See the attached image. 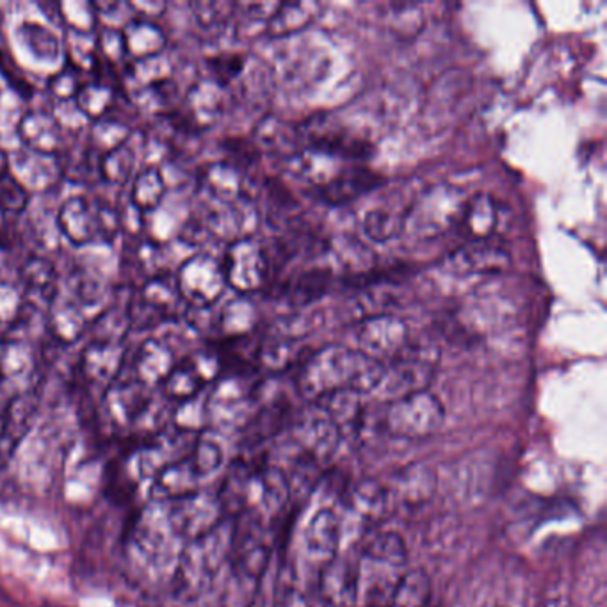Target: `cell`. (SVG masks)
<instances>
[{"mask_svg": "<svg viewBox=\"0 0 607 607\" xmlns=\"http://www.w3.org/2000/svg\"><path fill=\"white\" fill-rule=\"evenodd\" d=\"M122 34L127 55L134 61L150 60L165 52V31L154 20L130 19L122 28Z\"/></svg>", "mask_w": 607, "mask_h": 607, "instance_id": "cell-36", "label": "cell"}, {"mask_svg": "<svg viewBox=\"0 0 607 607\" xmlns=\"http://www.w3.org/2000/svg\"><path fill=\"white\" fill-rule=\"evenodd\" d=\"M0 96H2V87H0Z\"/></svg>", "mask_w": 607, "mask_h": 607, "instance_id": "cell-63", "label": "cell"}, {"mask_svg": "<svg viewBox=\"0 0 607 607\" xmlns=\"http://www.w3.org/2000/svg\"><path fill=\"white\" fill-rule=\"evenodd\" d=\"M446 420L440 399L430 390L411 394L398 401L387 402L384 426L398 439L420 440L437 433Z\"/></svg>", "mask_w": 607, "mask_h": 607, "instance_id": "cell-7", "label": "cell"}, {"mask_svg": "<svg viewBox=\"0 0 607 607\" xmlns=\"http://www.w3.org/2000/svg\"><path fill=\"white\" fill-rule=\"evenodd\" d=\"M300 341L296 338L282 337L274 335L270 341L259 346L257 352V367H261L270 375H280L283 370L291 369L294 360L300 356Z\"/></svg>", "mask_w": 607, "mask_h": 607, "instance_id": "cell-45", "label": "cell"}, {"mask_svg": "<svg viewBox=\"0 0 607 607\" xmlns=\"http://www.w3.org/2000/svg\"><path fill=\"white\" fill-rule=\"evenodd\" d=\"M439 362V349L428 346H408L385 366V375L375 393L379 399L393 402L430 387Z\"/></svg>", "mask_w": 607, "mask_h": 607, "instance_id": "cell-6", "label": "cell"}, {"mask_svg": "<svg viewBox=\"0 0 607 607\" xmlns=\"http://www.w3.org/2000/svg\"><path fill=\"white\" fill-rule=\"evenodd\" d=\"M323 6L312 0L302 2H280L279 10L274 11L268 22L265 32L271 38L291 36L294 32L303 31L314 22Z\"/></svg>", "mask_w": 607, "mask_h": 607, "instance_id": "cell-40", "label": "cell"}, {"mask_svg": "<svg viewBox=\"0 0 607 607\" xmlns=\"http://www.w3.org/2000/svg\"><path fill=\"white\" fill-rule=\"evenodd\" d=\"M341 440L343 437L334 422L317 407L314 416L303 417L291 425L294 457L306 458L321 467H325L334 458Z\"/></svg>", "mask_w": 607, "mask_h": 607, "instance_id": "cell-16", "label": "cell"}, {"mask_svg": "<svg viewBox=\"0 0 607 607\" xmlns=\"http://www.w3.org/2000/svg\"><path fill=\"white\" fill-rule=\"evenodd\" d=\"M34 358L31 347L20 338L4 341L0 347V375L11 385L19 379L31 378Z\"/></svg>", "mask_w": 607, "mask_h": 607, "instance_id": "cell-47", "label": "cell"}, {"mask_svg": "<svg viewBox=\"0 0 607 607\" xmlns=\"http://www.w3.org/2000/svg\"><path fill=\"white\" fill-rule=\"evenodd\" d=\"M360 565L346 556L325 563L320 574V597L323 607H355L358 603Z\"/></svg>", "mask_w": 607, "mask_h": 607, "instance_id": "cell-19", "label": "cell"}, {"mask_svg": "<svg viewBox=\"0 0 607 607\" xmlns=\"http://www.w3.org/2000/svg\"><path fill=\"white\" fill-rule=\"evenodd\" d=\"M198 435L180 431L174 426L150 435L142 448L137 449V474L142 480H151L163 469L189 457L197 443Z\"/></svg>", "mask_w": 607, "mask_h": 607, "instance_id": "cell-14", "label": "cell"}, {"mask_svg": "<svg viewBox=\"0 0 607 607\" xmlns=\"http://www.w3.org/2000/svg\"><path fill=\"white\" fill-rule=\"evenodd\" d=\"M38 407H40V393L38 387H31V385L14 394L6 405L0 414V467L13 460L14 452L31 431Z\"/></svg>", "mask_w": 607, "mask_h": 607, "instance_id": "cell-17", "label": "cell"}, {"mask_svg": "<svg viewBox=\"0 0 607 607\" xmlns=\"http://www.w3.org/2000/svg\"><path fill=\"white\" fill-rule=\"evenodd\" d=\"M19 136L28 150L42 156H55L61 147V125L52 115L29 111L19 124Z\"/></svg>", "mask_w": 607, "mask_h": 607, "instance_id": "cell-34", "label": "cell"}, {"mask_svg": "<svg viewBox=\"0 0 607 607\" xmlns=\"http://www.w3.org/2000/svg\"><path fill=\"white\" fill-rule=\"evenodd\" d=\"M347 506L366 524L376 525L393 510V495L388 486L376 480H364L347 492Z\"/></svg>", "mask_w": 607, "mask_h": 607, "instance_id": "cell-33", "label": "cell"}, {"mask_svg": "<svg viewBox=\"0 0 607 607\" xmlns=\"http://www.w3.org/2000/svg\"><path fill=\"white\" fill-rule=\"evenodd\" d=\"M20 289L25 303L36 311H49L60 297V273L46 257H31L20 270Z\"/></svg>", "mask_w": 607, "mask_h": 607, "instance_id": "cell-23", "label": "cell"}, {"mask_svg": "<svg viewBox=\"0 0 607 607\" xmlns=\"http://www.w3.org/2000/svg\"><path fill=\"white\" fill-rule=\"evenodd\" d=\"M451 270L458 274H498L512 268V253L503 242L490 239L467 241L449 259Z\"/></svg>", "mask_w": 607, "mask_h": 607, "instance_id": "cell-20", "label": "cell"}, {"mask_svg": "<svg viewBox=\"0 0 607 607\" xmlns=\"http://www.w3.org/2000/svg\"><path fill=\"white\" fill-rule=\"evenodd\" d=\"M271 607H311L308 597L297 586L289 566H282L279 571V579L274 583L271 594Z\"/></svg>", "mask_w": 607, "mask_h": 607, "instance_id": "cell-55", "label": "cell"}, {"mask_svg": "<svg viewBox=\"0 0 607 607\" xmlns=\"http://www.w3.org/2000/svg\"><path fill=\"white\" fill-rule=\"evenodd\" d=\"M189 460L192 461V465L197 469L201 481L207 480V478L220 471L221 465H223V448L212 435L200 433L191 454H189Z\"/></svg>", "mask_w": 607, "mask_h": 607, "instance_id": "cell-52", "label": "cell"}, {"mask_svg": "<svg viewBox=\"0 0 607 607\" xmlns=\"http://www.w3.org/2000/svg\"><path fill=\"white\" fill-rule=\"evenodd\" d=\"M356 343L358 352L387 366L408 346L407 323L394 314L367 315L358 323Z\"/></svg>", "mask_w": 607, "mask_h": 607, "instance_id": "cell-13", "label": "cell"}, {"mask_svg": "<svg viewBox=\"0 0 607 607\" xmlns=\"http://www.w3.org/2000/svg\"><path fill=\"white\" fill-rule=\"evenodd\" d=\"M362 398L364 396L355 393H335L312 405L320 408L334 422L343 439H347L360 435L366 422V405Z\"/></svg>", "mask_w": 607, "mask_h": 607, "instance_id": "cell-31", "label": "cell"}, {"mask_svg": "<svg viewBox=\"0 0 607 607\" xmlns=\"http://www.w3.org/2000/svg\"><path fill=\"white\" fill-rule=\"evenodd\" d=\"M127 366L125 344L95 343L90 341L81 355V373L93 387H109Z\"/></svg>", "mask_w": 607, "mask_h": 607, "instance_id": "cell-24", "label": "cell"}, {"mask_svg": "<svg viewBox=\"0 0 607 607\" xmlns=\"http://www.w3.org/2000/svg\"><path fill=\"white\" fill-rule=\"evenodd\" d=\"M232 538L233 519H224L206 536L186 544L174 568V589L178 597H200L212 585L221 566L230 559Z\"/></svg>", "mask_w": 607, "mask_h": 607, "instance_id": "cell-2", "label": "cell"}, {"mask_svg": "<svg viewBox=\"0 0 607 607\" xmlns=\"http://www.w3.org/2000/svg\"><path fill=\"white\" fill-rule=\"evenodd\" d=\"M6 174H10V156L0 148V177H4Z\"/></svg>", "mask_w": 607, "mask_h": 607, "instance_id": "cell-62", "label": "cell"}, {"mask_svg": "<svg viewBox=\"0 0 607 607\" xmlns=\"http://www.w3.org/2000/svg\"><path fill=\"white\" fill-rule=\"evenodd\" d=\"M362 556L378 565L402 566L408 559V548L398 533L387 531L370 536L362 548Z\"/></svg>", "mask_w": 607, "mask_h": 607, "instance_id": "cell-46", "label": "cell"}, {"mask_svg": "<svg viewBox=\"0 0 607 607\" xmlns=\"http://www.w3.org/2000/svg\"><path fill=\"white\" fill-rule=\"evenodd\" d=\"M338 544H341V521L337 513L329 507H321L306 525V551L321 565H325L338 556Z\"/></svg>", "mask_w": 607, "mask_h": 607, "instance_id": "cell-32", "label": "cell"}, {"mask_svg": "<svg viewBox=\"0 0 607 607\" xmlns=\"http://www.w3.org/2000/svg\"><path fill=\"white\" fill-rule=\"evenodd\" d=\"M81 72L75 66L63 69L57 74L52 75L49 81V92L60 102H72L81 90Z\"/></svg>", "mask_w": 607, "mask_h": 607, "instance_id": "cell-60", "label": "cell"}, {"mask_svg": "<svg viewBox=\"0 0 607 607\" xmlns=\"http://www.w3.org/2000/svg\"><path fill=\"white\" fill-rule=\"evenodd\" d=\"M115 102V87L102 83L83 84L74 98L75 107L83 113L87 122L90 119H93V122L104 119V116L113 109Z\"/></svg>", "mask_w": 607, "mask_h": 607, "instance_id": "cell-50", "label": "cell"}, {"mask_svg": "<svg viewBox=\"0 0 607 607\" xmlns=\"http://www.w3.org/2000/svg\"><path fill=\"white\" fill-rule=\"evenodd\" d=\"M177 366L175 353L168 343L160 338H147L137 346L134 355L128 360V376L136 379L137 384L154 388L165 384L169 373Z\"/></svg>", "mask_w": 607, "mask_h": 607, "instance_id": "cell-22", "label": "cell"}, {"mask_svg": "<svg viewBox=\"0 0 607 607\" xmlns=\"http://www.w3.org/2000/svg\"><path fill=\"white\" fill-rule=\"evenodd\" d=\"M45 325L61 344L77 343L86 334L87 321L83 308L74 300H55L46 311Z\"/></svg>", "mask_w": 607, "mask_h": 607, "instance_id": "cell-39", "label": "cell"}, {"mask_svg": "<svg viewBox=\"0 0 607 607\" xmlns=\"http://www.w3.org/2000/svg\"><path fill=\"white\" fill-rule=\"evenodd\" d=\"M362 232L370 242L387 244L402 236V212L384 207L367 210L362 220Z\"/></svg>", "mask_w": 607, "mask_h": 607, "instance_id": "cell-49", "label": "cell"}, {"mask_svg": "<svg viewBox=\"0 0 607 607\" xmlns=\"http://www.w3.org/2000/svg\"><path fill=\"white\" fill-rule=\"evenodd\" d=\"M209 384V378L203 375L197 362L192 360V356H188L182 362H177V366L169 373L165 384L160 385V393L168 401L180 405L198 398Z\"/></svg>", "mask_w": 607, "mask_h": 607, "instance_id": "cell-37", "label": "cell"}, {"mask_svg": "<svg viewBox=\"0 0 607 607\" xmlns=\"http://www.w3.org/2000/svg\"><path fill=\"white\" fill-rule=\"evenodd\" d=\"M166 189L168 184L163 171L157 166H147L130 180V201L137 210L151 212L165 200Z\"/></svg>", "mask_w": 607, "mask_h": 607, "instance_id": "cell-43", "label": "cell"}, {"mask_svg": "<svg viewBox=\"0 0 607 607\" xmlns=\"http://www.w3.org/2000/svg\"><path fill=\"white\" fill-rule=\"evenodd\" d=\"M178 293L191 308H210L227 291L223 265L209 253L189 257L175 271Z\"/></svg>", "mask_w": 607, "mask_h": 607, "instance_id": "cell-11", "label": "cell"}, {"mask_svg": "<svg viewBox=\"0 0 607 607\" xmlns=\"http://www.w3.org/2000/svg\"><path fill=\"white\" fill-rule=\"evenodd\" d=\"M57 227L74 247H87L93 242L111 244L122 232L119 210L104 200L77 195L63 201L57 212Z\"/></svg>", "mask_w": 607, "mask_h": 607, "instance_id": "cell-4", "label": "cell"}, {"mask_svg": "<svg viewBox=\"0 0 607 607\" xmlns=\"http://www.w3.org/2000/svg\"><path fill=\"white\" fill-rule=\"evenodd\" d=\"M154 390L137 384L130 376L119 375L118 378L102 393V407L105 414L119 428L136 426L143 414L150 408Z\"/></svg>", "mask_w": 607, "mask_h": 607, "instance_id": "cell-18", "label": "cell"}, {"mask_svg": "<svg viewBox=\"0 0 607 607\" xmlns=\"http://www.w3.org/2000/svg\"><path fill=\"white\" fill-rule=\"evenodd\" d=\"M136 296L165 321L177 317L178 308L184 303L180 293H178L175 273H169V271H160L145 280Z\"/></svg>", "mask_w": 607, "mask_h": 607, "instance_id": "cell-35", "label": "cell"}, {"mask_svg": "<svg viewBox=\"0 0 607 607\" xmlns=\"http://www.w3.org/2000/svg\"><path fill=\"white\" fill-rule=\"evenodd\" d=\"M250 55L244 54H221L210 60V69L214 74V81L221 86L227 87L236 83L241 77L242 72L247 70Z\"/></svg>", "mask_w": 607, "mask_h": 607, "instance_id": "cell-58", "label": "cell"}, {"mask_svg": "<svg viewBox=\"0 0 607 607\" xmlns=\"http://www.w3.org/2000/svg\"><path fill=\"white\" fill-rule=\"evenodd\" d=\"M165 504L169 530L175 538L186 540V544L206 536L227 519L216 493L198 490L188 498Z\"/></svg>", "mask_w": 607, "mask_h": 607, "instance_id": "cell-12", "label": "cell"}, {"mask_svg": "<svg viewBox=\"0 0 607 607\" xmlns=\"http://www.w3.org/2000/svg\"><path fill=\"white\" fill-rule=\"evenodd\" d=\"M385 375V364L356 347L328 344L311 353L296 375V390L305 401L315 402L335 393L358 396L375 393Z\"/></svg>", "mask_w": 607, "mask_h": 607, "instance_id": "cell-1", "label": "cell"}, {"mask_svg": "<svg viewBox=\"0 0 607 607\" xmlns=\"http://www.w3.org/2000/svg\"><path fill=\"white\" fill-rule=\"evenodd\" d=\"M96 46H98L102 57L109 63H119L128 57L122 29L102 25L101 32L96 36Z\"/></svg>", "mask_w": 607, "mask_h": 607, "instance_id": "cell-59", "label": "cell"}, {"mask_svg": "<svg viewBox=\"0 0 607 607\" xmlns=\"http://www.w3.org/2000/svg\"><path fill=\"white\" fill-rule=\"evenodd\" d=\"M195 10V20L198 28L207 32H220L227 28V23L232 19L233 11L238 10V4L230 2H198L192 4Z\"/></svg>", "mask_w": 607, "mask_h": 607, "instance_id": "cell-56", "label": "cell"}, {"mask_svg": "<svg viewBox=\"0 0 607 607\" xmlns=\"http://www.w3.org/2000/svg\"><path fill=\"white\" fill-rule=\"evenodd\" d=\"M499 223L498 203L489 192H478L469 198L461 216L460 227L469 241L493 238Z\"/></svg>", "mask_w": 607, "mask_h": 607, "instance_id": "cell-38", "label": "cell"}, {"mask_svg": "<svg viewBox=\"0 0 607 607\" xmlns=\"http://www.w3.org/2000/svg\"><path fill=\"white\" fill-rule=\"evenodd\" d=\"M191 454V452H189ZM201 478L189 457L171 463L150 480V499L154 503H171L200 490Z\"/></svg>", "mask_w": 607, "mask_h": 607, "instance_id": "cell-27", "label": "cell"}, {"mask_svg": "<svg viewBox=\"0 0 607 607\" xmlns=\"http://www.w3.org/2000/svg\"><path fill=\"white\" fill-rule=\"evenodd\" d=\"M175 534L169 530L166 504L154 503L137 519L130 533V553L139 565L148 571H165L169 563L177 565L174 556Z\"/></svg>", "mask_w": 607, "mask_h": 607, "instance_id": "cell-9", "label": "cell"}, {"mask_svg": "<svg viewBox=\"0 0 607 607\" xmlns=\"http://www.w3.org/2000/svg\"><path fill=\"white\" fill-rule=\"evenodd\" d=\"M130 321H128L127 312L119 308H107V311L98 314L93 321L90 334L95 343L125 344L127 343L128 332H130Z\"/></svg>", "mask_w": 607, "mask_h": 607, "instance_id": "cell-51", "label": "cell"}, {"mask_svg": "<svg viewBox=\"0 0 607 607\" xmlns=\"http://www.w3.org/2000/svg\"><path fill=\"white\" fill-rule=\"evenodd\" d=\"M431 583L426 572L411 571L394 583L385 607H430Z\"/></svg>", "mask_w": 607, "mask_h": 607, "instance_id": "cell-44", "label": "cell"}, {"mask_svg": "<svg viewBox=\"0 0 607 607\" xmlns=\"http://www.w3.org/2000/svg\"><path fill=\"white\" fill-rule=\"evenodd\" d=\"M259 390L253 373L221 375L206 398L207 425L216 430H244L257 411Z\"/></svg>", "mask_w": 607, "mask_h": 607, "instance_id": "cell-5", "label": "cell"}, {"mask_svg": "<svg viewBox=\"0 0 607 607\" xmlns=\"http://www.w3.org/2000/svg\"><path fill=\"white\" fill-rule=\"evenodd\" d=\"M229 96L214 79H201L192 84L184 101L182 119L192 130H206L220 122L227 111Z\"/></svg>", "mask_w": 607, "mask_h": 607, "instance_id": "cell-21", "label": "cell"}, {"mask_svg": "<svg viewBox=\"0 0 607 607\" xmlns=\"http://www.w3.org/2000/svg\"><path fill=\"white\" fill-rule=\"evenodd\" d=\"M136 168V154H134L130 142L124 143L115 150L105 151L98 160V171L102 180L109 186H125L134 178Z\"/></svg>", "mask_w": 607, "mask_h": 607, "instance_id": "cell-48", "label": "cell"}, {"mask_svg": "<svg viewBox=\"0 0 607 607\" xmlns=\"http://www.w3.org/2000/svg\"><path fill=\"white\" fill-rule=\"evenodd\" d=\"M334 282V273L326 268H311L300 271L294 279L283 285L282 294L294 306H306L320 302L328 293Z\"/></svg>", "mask_w": 607, "mask_h": 607, "instance_id": "cell-41", "label": "cell"}, {"mask_svg": "<svg viewBox=\"0 0 607 607\" xmlns=\"http://www.w3.org/2000/svg\"><path fill=\"white\" fill-rule=\"evenodd\" d=\"M259 323V311L247 296L233 297L224 303L216 317V326L223 338L250 337Z\"/></svg>", "mask_w": 607, "mask_h": 607, "instance_id": "cell-42", "label": "cell"}, {"mask_svg": "<svg viewBox=\"0 0 607 607\" xmlns=\"http://www.w3.org/2000/svg\"><path fill=\"white\" fill-rule=\"evenodd\" d=\"M130 134H133L130 127L122 124V122L105 118L98 119L90 128V143H92L93 147L102 150V154H105V151L122 147L124 143L130 139Z\"/></svg>", "mask_w": 607, "mask_h": 607, "instance_id": "cell-54", "label": "cell"}, {"mask_svg": "<svg viewBox=\"0 0 607 607\" xmlns=\"http://www.w3.org/2000/svg\"><path fill=\"white\" fill-rule=\"evenodd\" d=\"M28 308L20 285L10 282H0V337L11 334V329L19 325L23 312Z\"/></svg>", "mask_w": 607, "mask_h": 607, "instance_id": "cell-53", "label": "cell"}, {"mask_svg": "<svg viewBox=\"0 0 607 607\" xmlns=\"http://www.w3.org/2000/svg\"><path fill=\"white\" fill-rule=\"evenodd\" d=\"M467 192L454 184H435L420 192L402 212V236L431 241L460 227Z\"/></svg>", "mask_w": 607, "mask_h": 607, "instance_id": "cell-3", "label": "cell"}, {"mask_svg": "<svg viewBox=\"0 0 607 607\" xmlns=\"http://www.w3.org/2000/svg\"><path fill=\"white\" fill-rule=\"evenodd\" d=\"M252 143L259 151L287 159L303 148L302 128L279 116L265 115L253 128Z\"/></svg>", "mask_w": 607, "mask_h": 607, "instance_id": "cell-26", "label": "cell"}, {"mask_svg": "<svg viewBox=\"0 0 607 607\" xmlns=\"http://www.w3.org/2000/svg\"><path fill=\"white\" fill-rule=\"evenodd\" d=\"M381 182L384 178L367 169L366 166H353V168H344L332 182L317 191L328 206L341 207L366 197L370 191L379 188Z\"/></svg>", "mask_w": 607, "mask_h": 607, "instance_id": "cell-28", "label": "cell"}, {"mask_svg": "<svg viewBox=\"0 0 607 607\" xmlns=\"http://www.w3.org/2000/svg\"><path fill=\"white\" fill-rule=\"evenodd\" d=\"M472 77L465 70H449L440 75L430 90L426 93L422 102V122L426 127L431 128L433 133L443 130L448 127L451 116L457 115L458 107L465 98L467 93L471 92Z\"/></svg>", "mask_w": 607, "mask_h": 607, "instance_id": "cell-15", "label": "cell"}, {"mask_svg": "<svg viewBox=\"0 0 607 607\" xmlns=\"http://www.w3.org/2000/svg\"><path fill=\"white\" fill-rule=\"evenodd\" d=\"M271 553L273 540L264 516L255 512H244L233 519L230 562L242 577L259 583L268 572Z\"/></svg>", "mask_w": 607, "mask_h": 607, "instance_id": "cell-8", "label": "cell"}, {"mask_svg": "<svg viewBox=\"0 0 607 607\" xmlns=\"http://www.w3.org/2000/svg\"><path fill=\"white\" fill-rule=\"evenodd\" d=\"M285 169H287V174L293 175L297 180L321 189L326 184L332 182L343 171L344 166L343 160L329 156L326 151L303 147L294 156L285 159Z\"/></svg>", "mask_w": 607, "mask_h": 607, "instance_id": "cell-29", "label": "cell"}, {"mask_svg": "<svg viewBox=\"0 0 607 607\" xmlns=\"http://www.w3.org/2000/svg\"><path fill=\"white\" fill-rule=\"evenodd\" d=\"M221 265L227 285L239 296L259 293L270 280V257L264 244L252 236L229 242Z\"/></svg>", "mask_w": 607, "mask_h": 607, "instance_id": "cell-10", "label": "cell"}, {"mask_svg": "<svg viewBox=\"0 0 607 607\" xmlns=\"http://www.w3.org/2000/svg\"><path fill=\"white\" fill-rule=\"evenodd\" d=\"M435 490H437V475L426 463H411L405 467L394 475L393 484L388 486L394 503L411 507L428 503L433 498Z\"/></svg>", "mask_w": 607, "mask_h": 607, "instance_id": "cell-30", "label": "cell"}, {"mask_svg": "<svg viewBox=\"0 0 607 607\" xmlns=\"http://www.w3.org/2000/svg\"><path fill=\"white\" fill-rule=\"evenodd\" d=\"M200 189L207 200L216 203H238L247 198V178L242 169L233 163L218 160L200 169Z\"/></svg>", "mask_w": 607, "mask_h": 607, "instance_id": "cell-25", "label": "cell"}, {"mask_svg": "<svg viewBox=\"0 0 607 607\" xmlns=\"http://www.w3.org/2000/svg\"><path fill=\"white\" fill-rule=\"evenodd\" d=\"M273 594V592H271ZM271 594L264 588V577L257 583L255 594L248 607H271Z\"/></svg>", "mask_w": 607, "mask_h": 607, "instance_id": "cell-61", "label": "cell"}, {"mask_svg": "<svg viewBox=\"0 0 607 607\" xmlns=\"http://www.w3.org/2000/svg\"><path fill=\"white\" fill-rule=\"evenodd\" d=\"M29 201H31L29 189H25V186H22L11 171L0 177V210L17 216L28 209Z\"/></svg>", "mask_w": 607, "mask_h": 607, "instance_id": "cell-57", "label": "cell"}]
</instances>
